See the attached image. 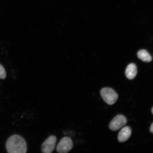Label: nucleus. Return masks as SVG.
Returning <instances> with one entry per match:
<instances>
[{
	"label": "nucleus",
	"instance_id": "f257e3e1",
	"mask_svg": "<svg viewBox=\"0 0 153 153\" xmlns=\"http://www.w3.org/2000/svg\"><path fill=\"white\" fill-rule=\"evenodd\" d=\"M6 149L9 153H25L27 151V145L22 137L14 135L7 140Z\"/></svg>",
	"mask_w": 153,
	"mask_h": 153
},
{
	"label": "nucleus",
	"instance_id": "1a4fd4ad",
	"mask_svg": "<svg viewBox=\"0 0 153 153\" xmlns=\"http://www.w3.org/2000/svg\"><path fill=\"white\" fill-rule=\"evenodd\" d=\"M6 77V73L4 68L0 64V78L4 79Z\"/></svg>",
	"mask_w": 153,
	"mask_h": 153
},
{
	"label": "nucleus",
	"instance_id": "9b49d317",
	"mask_svg": "<svg viewBox=\"0 0 153 153\" xmlns=\"http://www.w3.org/2000/svg\"><path fill=\"white\" fill-rule=\"evenodd\" d=\"M152 113L153 114V108L152 109Z\"/></svg>",
	"mask_w": 153,
	"mask_h": 153
},
{
	"label": "nucleus",
	"instance_id": "0eeeda50",
	"mask_svg": "<svg viewBox=\"0 0 153 153\" xmlns=\"http://www.w3.org/2000/svg\"><path fill=\"white\" fill-rule=\"evenodd\" d=\"M137 73V69L136 66L133 63H131L126 68L125 74L128 79L132 80L136 76Z\"/></svg>",
	"mask_w": 153,
	"mask_h": 153
},
{
	"label": "nucleus",
	"instance_id": "6e6552de",
	"mask_svg": "<svg viewBox=\"0 0 153 153\" xmlns=\"http://www.w3.org/2000/svg\"><path fill=\"white\" fill-rule=\"evenodd\" d=\"M137 55L140 59L145 62H149L152 60V57L148 51L145 50H141L139 51Z\"/></svg>",
	"mask_w": 153,
	"mask_h": 153
},
{
	"label": "nucleus",
	"instance_id": "9d476101",
	"mask_svg": "<svg viewBox=\"0 0 153 153\" xmlns=\"http://www.w3.org/2000/svg\"><path fill=\"white\" fill-rule=\"evenodd\" d=\"M150 131L151 132L153 133V123L152 124V125H151L150 128Z\"/></svg>",
	"mask_w": 153,
	"mask_h": 153
},
{
	"label": "nucleus",
	"instance_id": "39448f33",
	"mask_svg": "<svg viewBox=\"0 0 153 153\" xmlns=\"http://www.w3.org/2000/svg\"><path fill=\"white\" fill-rule=\"evenodd\" d=\"M127 119L122 115H118L110 122V129L112 131H116L125 126L127 123Z\"/></svg>",
	"mask_w": 153,
	"mask_h": 153
},
{
	"label": "nucleus",
	"instance_id": "f03ea898",
	"mask_svg": "<svg viewBox=\"0 0 153 153\" xmlns=\"http://www.w3.org/2000/svg\"><path fill=\"white\" fill-rule=\"evenodd\" d=\"M100 93L103 100L108 105H113L117 100V94L111 88H103L101 90Z\"/></svg>",
	"mask_w": 153,
	"mask_h": 153
},
{
	"label": "nucleus",
	"instance_id": "20e7f679",
	"mask_svg": "<svg viewBox=\"0 0 153 153\" xmlns=\"http://www.w3.org/2000/svg\"><path fill=\"white\" fill-rule=\"evenodd\" d=\"M57 138L55 135H51L44 141L41 146L42 152L51 153L54 150L56 143Z\"/></svg>",
	"mask_w": 153,
	"mask_h": 153
},
{
	"label": "nucleus",
	"instance_id": "423d86ee",
	"mask_svg": "<svg viewBox=\"0 0 153 153\" xmlns=\"http://www.w3.org/2000/svg\"><path fill=\"white\" fill-rule=\"evenodd\" d=\"M131 135V129L129 127L123 128L118 134V140L120 143H123L129 138Z\"/></svg>",
	"mask_w": 153,
	"mask_h": 153
},
{
	"label": "nucleus",
	"instance_id": "7ed1b4c3",
	"mask_svg": "<svg viewBox=\"0 0 153 153\" xmlns=\"http://www.w3.org/2000/svg\"><path fill=\"white\" fill-rule=\"evenodd\" d=\"M74 143L70 137H66L61 140L56 147L57 152L66 153L70 152L73 147Z\"/></svg>",
	"mask_w": 153,
	"mask_h": 153
}]
</instances>
